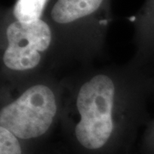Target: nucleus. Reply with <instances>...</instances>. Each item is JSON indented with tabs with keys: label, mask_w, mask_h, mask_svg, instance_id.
Segmentation results:
<instances>
[{
	"label": "nucleus",
	"mask_w": 154,
	"mask_h": 154,
	"mask_svg": "<svg viewBox=\"0 0 154 154\" xmlns=\"http://www.w3.org/2000/svg\"><path fill=\"white\" fill-rule=\"evenodd\" d=\"M12 85L17 88V94L2 104L0 127L38 148L60 122L64 84L40 74Z\"/></svg>",
	"instance_id": "obj_2"
},
{
	"label": "nucleus",
	"mask_w": 154,
	"mask_h": 154,
	"mask_svg": "<svg viewBox=\"0 0 154 154\" xmlns=\"http://www.w3.org/2000/svg\"><path fill=\"white\" fill-rule=\"evenodd\" d=\"M0 154H38L35 148L0 127Z\"/></svg>",
	"instance_id": "obj_7"
},
{
	"label": "nucleus",
	"mask_w": 154,
	"mask_h": 154,
	"mask_svg": "<svg viewBox=\"0 0 154 154\" xmlns=\"http://www.w3.org/2000/svg\"><path fill=\"white\" fill-rule=\"evenodd\" d=\"M109 0H57L49 13V22L55 36V47L64 38L55 51L54 59L59 49V58L63 59L67 46L74 35L66 56L72 57L75 39L85 28H95L100 21L105 22L106 7ZM54 47V50H55ZM57 57V59H58ZM81 59L82 58V40L81 42Z\"/></svg>",
	"instance_id": "obj_4"
},
{
	"label": "nucleus",
	"mask_w": 154,
	"mask_h": 154,
	"mask_svg": "<svg viewBox=\"0 0 154 154\" xmlns=\"http://www.w3.org/2000/svg\"><path fill=\"white\" fill-rule=\"evenodd\" d=\"M64 84L60 122L67 154H132L150 120L149 79L142 69H93Z\"/></svg>",
	"instance_id": "obj_1"
},
{
	"label": "nucleus",
	"mask_w": 154,
	"mask_h": 154,
	"mask_svg": "<svg viewBox=\"0 0 154 154\" xmlns=\"http://www.w3.org/2000/svg\"><path fill=\"white\" fill-rule=\"evenodd\" d=\"M143 69L146 71L147 76H148L151 94H154V60L149 64L148 66H146Z\"/></svg>",
	"instance_id": "obj_9"
},
{
	"label": "nucleus",
	"mask_w": 154,
	"mask_h": 154,
	"mask_svg": "<svg viewBox=\"0 0 154 154\" xmlns=\"http://www.w3.org/2000/svg\"><path fill=\"white\" fill-rule=\"evenodd\" d=\"M40 154H51V152H50V153H47V152H46V153H45V152H42V153H40ZM53 154H58V153H53Z\"/></svg>",
	"instance_id": "obj_10"
},
{
	"label": "nucleus",
	"mask_w": 154,
	"mask_h": 154,
	"mask_svg": "<svg viewBox=\"0 0 154 154\" xmlns=\"http://www.w3.org/2000/svg\"><path fill=\"white\" fill-rule=\"evenodd\" d=\"M48 0H17L12 9V17L24 22L42 18Z\"/></svg>",
	"instance_id": "obj_6"
},
{
	"label": "nucleus",
	"mask_w": 154,
	"mask_h": 154,
	"mask_svg": "<svg viewBox=\"0 0 154 154\" xmlns=\"http://www.w3.org/2000/svg\"><path fill=\"white\" fill-rule=\"evenodd\" d=\"M140 153L154 154V119L150 120L140 142Z\"/></svg>",
	"instance_id": "obj_8"
},
{
	"label": "nucleus",
	"mask_w": 154,
	"mask_h": 154,
	"mask_svg": "<svg viewBox=\"0 0 154 154\" xmlns=\"http://www.w3.org/2000/svg\"><path fill=\"white\" fill-rule=\"evenodd\" d=\"M3 38L2 72L10 84L42 74L45 63L54 56L53 29L43 18L24 22L13 17L4 28Z\"/></svg>",
	"instance_id": "obj_3"
},
{
	"label": "nucleus",
	"mask_w": 154,
	"mask_h": 154,
	"mask_svg": "<svg viewBox=\"0 0 154 154\" xmlns=\"http://www.w3.org/2000/svg\"><path fill=\"white\" fill-rule=\"evenodd\" d=\"M136 56L134 66L145 69L154 60V0H146L135 20Z\"/></svg>",
	"instance_id": "obj_5"
}]
</instances>
